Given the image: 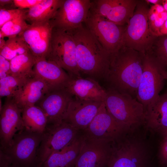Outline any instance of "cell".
Instances as JSON below:
<instances>
[{
  "mask_svg": "<svg viewBox=\"0 0 167 167\" xmlns=\"http://www.w3.org/2000/svg\"><path fill=\"white\" fill-rule=\"evenodd\" d=\"M71 30L75 44L77 62L81 75L95 79H105L109 71L111 54L105 49L85 23Z\"/></svg>",
  "mask_w": 167,
  "mask_h": 167,
  "instance_id": "7a4b0ae2",
  "label": "cell"
},
{
  "mask_svg": "<svg viewBox=\"0 0 167 167\" xmlns=\"http://www.w3.org/2000/svg\"><path fill=\"white\" fill-rule=\"evenodd\" d=\"M149 4L139 0L132 17L127 24L123 36V46L144 54L148 53L156 37L148 23Z\"/></svg>",
  "mask_w": 167,
  "mask_h": 167,
  "instance_id": "277c9868",
  "label": "cell"
},
{
  "mask_svg": "<svg viewBox=\"0 0 167 167\" xmlns=\"http://www.w3.org/2000/svg\"><path fill=\"white\" fill-rule=\"evenodd\" d=\"M42 134L25 128L14 135L8 147L0 150L19 167H35L39 164L37 154Z\"/></svg>",
  "mask_w": 167,
  "mask_h": 167,
  "instance_id": "5b68a950",
  "label": "cell"
},
{
  "mask_svg": "<svg viewBox=\"0 0 167 167\" xmlns=\"http://www.w3.org/2000/svg\"><path fill=\"white\" fill-rule=\"evenodd\" d=\"M162 4L165 10L167 12V0H162Z\"/></svg>",
  "mask_w": 167,
  "mask_h": 167,
  "instance_id": "ab89813d",
  "label": "cell"
},
{
  "mask_svg": "<svg viewBox=\"0 0 167 167\" xmlns=\"http://www.w3.org/2000/svg\"><path fill=\"white\" fill-rule=\"evenodd\" d=\"M35 167H42V164H39L37 165H36V166H35Z\"/></svg>",
  "mask_w": 167,
  "mask_h": 167,
  "instance_id": "7bdbcfd3",
  "label": "cell"
},
{
  "mask_svg": "<svg viewBox=\"0 0 167 167\" xmlns=\"http://www.w3.org/2000/svg\"><path fill=\"white\" fill-rule=\"evenodd\" d=\"M34 75L44 81L50 90L65 88L71 77L56 62L45 58H36Z\"/></svg>",
  "mask_w": 167,
  "mask_h": 167,
  "instance_id": "ac0fdd59",
  "label": "cell"
},
{
  "mask_svg": "<svg viewBox=\"0 0 167 167\" xmlns=\"http://www.w3.org/2000/svg\"><path fill=\"white\" fill-rule=\"evenodd\" d=\"M25 10L19 8L9 10L0 9V28L6 22L18 16Z\"/></svg>",
  "mask_w": 167,
  "mask_h": 167,
  "instance_id": "1f68e13d",
  "label": "cell"
},
{
  "mask_svg": "<svg viewBox=\"0 0 167 167\" xmlns=\"http://www.w3.org/2000/svg\"><path fill=\"white\" fill-rule=\"evenodd\" d=\"M125 130L108 112L103 102L96 115L82 133L87 139L114 141Z\"/></svg>",
  "mask_w": 167,
  "mask_h": 167,
  "instance_id": "7c38bea8",
  "label": "cell"
},
{
  "mask_svg": "<svg viewBox=\"0 0 167 167\" xmlns=\"http://www.w3.org/2000/svg\"><path fill=\"white\" fill-rule=\"evenodd\" d=\"M164 135V137H167V129L162 132Z\"/></svg>",
  "mask_w": 167,
  "mask_h": 167,
  "instance_id": "b9f144b4",
  "label": "cell"
},
{
  "mask_svg": "<svg viewBox=\"0 0 167 167\" xmlns=\"http://www.w3.org/2000/svg\"><path fill=\"white\" fill-rule=\"evenodd\" d=\"M138 148L135 144L126 143L117 147L113 145L108 164L109 167H138Z\"/></svg>",
  "mask_w": 167,
  "mask_h": 167,
  "instance_id": "7402d4cb",
  "label": "cell"
},
{
  "mask_svg": "<svg viewBox=\"0 0 167 167\" xmlns=\"http://www.w3.org/2000/svg\"><path fill=\"white\" fill-rule=\"evenodd\" d=\"M149 27L153 34L159 36L160 31L167 20V12L161 5H153L148 13Z\"/></svg>",
  "mask_w": 167,
  "mask_h": 167,
  "instance_id": "f546056e",
  "label": "cell"
},
{
  "mask_svg": "<svg viewBox=\"0 0 167 167\" xmlns=\"http://www.w3.org/2000/svg\"><path fill=\"white\" fill-rule=\"evenodd\" d=\"M51 90L42 80L34 75L29 78L12 99L19 107L35 105Z\"/></svg>",
  "mask_w": 167,
  "mask_h": 167,
  "instance_id": "d6986e66",
  "label": "cell"
},
{
  "mask_svg": "<svg viewBox=\"0 0 167 167\" xmlns=\"http://www.w3.org/2000/svg\"><path fill=\"white\" fill-rule=\"evenodd\" d=\"M65 88L73 97L85 101L104 102L106 93L96 79L89 77H71Z\"/></svg>",
  "mask_w": 167,
  "mask_h": 167,
  "instance_id": "e0dca14e",
  "label": "cell"
},
{
  "mask_svg": "<svg viewBox=\"0 0 167 167\" xmlns=\"http://www.w3.org/2000/svg\"><path fill=\"white\" fill-rule=\"evenodd\" d=\"M103 102L73 98L69 104L63 121L82 131L92 121Z\"/></svg>",
  "mask_w": 167,
  "mask_h": 167,
  "instance_id": "2e32d148",
  "label": "cell"
},
{
  "mask_svg": "<svg viewBox=\"0 0 167 167\" xmlns=\"http://www.w3.org/2000/svg\"><path fill=\"white\" fill-rule=\"evenodd\" d=\"M85 24L109 54L117 52L123 46V36L126 25L116 24L90 10Z\"/></svg>",
  "mask_w": 167,
  "mask_h": 167,
  "instance_id": "9c48e42d",
  "label": "cell"
},
{
  "mask_svg": "<svg viewBox=\"0 0 167 167\" xmlns=\"http://www.w3.org/2000/svg\"><path fill=\"white\" fill-rule=\"evenodd\" d=\"M36 57L30 52L18 55L10 60L11 75L29 78L34 76Z\"/></svg>",
  "mask_w": 167,
  "mask_h": 167,
  "instance_id": "484cf974",
  "label": "cell"
},
{
  "mask_svg": "<svg viewBox=\"0 0 167 167\" xmlns=\"http://www.w3.org/2000/svg\"><path fill=\"white\" fill-rule=\"evenodd\" d=\"M113 142L87 139L82 135L80 151L73 167H105L109 161L113 146L111 143Z\"/></svg>",
  "mask_w": 167,
  "mask_h": 167,
  "instance_id": "30bf717a",
  "label": "cell"
},
{
  "mask_svg": "<svg viewBox=\"0 0 167 167\" xmlns=\"http://www.w3.org/2000/svg\"><path fill=\"white\" fill-rule=\"evenodd\" d=\"M160 157L162 163L167 165V137H164L161 145Z\"/></svg>",
  "mask_w": 167,
  "mask_h": 167,
  "instance_id": "e575fe53",
  "label": "cell"
},
{
  "mask_svg": "<svg viewBox=\"0 0 167 167\" xmlns=\"http://www.w3.org/2000/svg\"><path fill=\"white\" fill-rule=\"evenodd\" d=\"M104 102L109 113L125 129L145 122L143 105L130 95L109 88Z\"/></svg>",
  "mask_w": 167,
  "mask_h": 167,
  "instance_id": "3957f363",
  "label": "cell"
},
{
  "mask_svg": "<svg viewBox=\"0 0 167 167\" xmlns=\"http://www.w3.org/2000/svg\"><path fill=\"white\" fill-rule=\"evenodd\" d=\"M139 1L117 0L104 19L118 25H126L133 15Z\"/></svg>",
  "mask_w": 167,
  "mask_h": 167,
  "instance_id": "cb8c5ba5",
  "label": "cell"
},
{
  "mask_svg": "<svg viewBox=\"0 0 167 167\" xmlns=\"http://www.w3.org/2000/svg\"><path fill=\"white\" fill-rule=\"evenodd\" d=\"M165 68L151 54H145L142 75L136 98L146 109L160 95L163 88Z\"/></svg>",
  "mask_w": 167,
  "mask_h": 167,
  "instance_id": "52a82bcc",
  "label": "cell"
},
{
  "mask_svg": "<svg viewBox=\"0 0 167 167\" xmlns=\"http://www.w3.org/2000/svg\"><path fill=\"white\" fill-rule=\"evenodd\" d=\"M149 4H152L153 5L157 4L161 5L162 0H145Z\"/></svg>",
  "mask_w": 167,
  "mask_h": 167,
  "instance_id": "f35d334b",
  "label": "cell"
},
{
  "mask_svg": "<svg viewBox=\"0 0 167 167\" xmlns=\"http://www.w3.org/2000/svg\"><path fill=\"white\" fill-rule=\"evenodd\" d=\"M71 77L81 76L76 61V46L71 30L53 28L49 55Z\"/></svg>",
  "mask_w": 167,
  "mask_h": 167,
  "instance_id": "8992f818",
  "label": "cell"
},
{
  "mask_svg": "<svg viewBox=\"0 0 167 167\" xmlns=\"http://www.w3.org/2000/svg\"><path fill=\"white\" fill-rule=\"evenodd\" d=\"M163 74L165 79L167 80V69L164 70Z\"/></svg>",
  "mask_w": 167,
  "mask_h": 167,
  "instance_id": "60d3db41",
  "label": "cell"
},
{
  "mask_svg": "<svg viewBox=\"0 0 167 167\" xmlns=\"http://www.w3.org/2000/svg\"><path fill=\"white\" fill-rule=\"evenodd\" d=\"M54 27L50 20L29 24L19 36L36 58L49 57Z\"/></svg>",
  "mask_w": 167,
  "mask_h": 167,
  "instance_id": "4fadbf2b",
  "label": "cell"
},
{
  "mask_svg": "<svg viewBox=\"0 0 167 167\" xmlns=\"http://www.w3.org/2000/svg\"><path fill=\"white\" fill-rule=\"evenodd\" d=\"M145 122L161 132L167 129V91L146 109Z\"/></svg>",
  "mask_w": 167,
  "mask_h": 167,
  "instance_id": "44dd1931",
  "label": "cell"
},
{
  "mask_svg": "<svg viewBox=\"0 0 167 167\" xmlns=\"http://www.w3.org/2000/svg\"><path fill=\"white\" fill-rule=\"evenodd\" d=\"M73 97L65 88L49 91L36 105L46 114L47 124H56L63 121L69 104Z\"/></svg>",
  "mask_w": 167,
  "mask_h": 167,
  "instance_id": "9a60e30c",
  "label": "cell"
},
{
  "mask_svg": "<svg viewBox=\"0 0 167 167\" xmlns=\"http://www.w3.org/2000/svg\"><path fill=\"white\" fill-rule=\"evenodd\" d=\"M91 2L90 0H64L50 20L54 28L70 30L85 23Z\"/></svg>",
  "mask_w": 167,
  "mask_h": 167,
  "instance_id": "8fae6325",
  "label": "cell"
},
{
  "mask_svg": "<svg viewBox=\"0 0 167 167\" xmlns=\"http://www.w3.org/2000/svg\"><path fill=\"white\" fill-rule=\"evenodd\" d=\"M166 35H167V20L161 29L159 36Z\"/></svg>",
  "mask_w": 167,
  "mask_h": 167,
  "instance_id": "74e56055",
  "label": "cell"
},
{
  "mask_svg": "<svg viewBox=\"0 0 167 167\" xmlns=\"http://www.w3.org/2000/svg\"><path fill=\"white\" fill-rule=\"evenodd\" d=\"M144 55L124 46L111 54L109 71L105 78L109 88L136 97L143 73Z\"/></svg>",
  "mask_w": 167,
  "mask_h": 167,
  "instance_id": "6da1fadb",
  "label": "cell"
},
{
  "mask_svg": "<svg viewBox=\"0 0 167 167\" xmlns=\"http://www.w3.org/2000/svg\"><path fill=\"white\" fill-rule=\"evenodd\" d=\"M30 52L26 43L19 36L8 38L3 47L0 49V55L10 61L16 56Z\"/></svg>",
  "mask_w": 167,
  "mask_h": 167,
  "instance_id": "4316f807",
  "label": "cell"
},
{
  "mask_svg": "<svg viewBox=\"0 0 167 167\" xmlns=\"http://www.w3.org/2000/svg\"><path fill=\"white\" fill-rule=\"evenodd\" d=\"M25 11L15 18L4 24L0 28V38H8L18 36L30 24L27 23Z\"/></svg>",
  "mask_w": 167,
  "mask_h": 167,
  "instance_id": "83f0119b",
  "label": "cell"
},
{
  "mask_svg": "<svg viewBox=\"0 0 167 167\" xmlns=\"http://www.w3.org/2000/svg\"><path fill=\"white\" fill-rule=\"evenodd\" d=\"M29 78L11 75L0 79V97H13Z\"/></svg>",
  "mask_w": 167,
  "mask_h": 167,
  "instance_id": "f1b7e54d",
  "label": "cell"
},
{
  "mask_svg": "<svg viewBox=\"0 0 167 167\" xmlns=\"http://www.w3.org/2000/svg\"><path fill=\"white\" fill-rule=\"evenodd\" d=\"M22 110L12 98H7L0 111V149L8 147L14 135L25 128Z\"/></svg>",
  "mask_w": 167,
  "mask_h": 167,
  "instance_id": "5bb4252c",
  "label": "cell"
},
{
  "mask_svg": "<svg viewBox=\"0 0 167 167\" xmlns=\"http://www.w3.org/2000/svg\"><path fill=\"white\" fill-rule=\"evenodd\" d=\"M11 75L10 61L0 55V79Z\"/></svg>",
  "mask_w": 167,
  "mask_h": 167,
  "instance_id": "d6a6232c",
  "label": "cell"
},
{
  "mask_svg": "<svg viewBox=\"0 0 167 167\" xmlns=\"http://www.w3.org/2000/svg\"><path fill=\"white\" fill-rule=\"evenodd\" d=\"M148 53L152 54L165 69H167V35L156 37Z\"/></svg>",
  "mask_w": 167,
  "mask_h": 167,
  "instance_id": "4dcf8cb0",
  "label": "cell"
},
{
  "mask_svg": "<svg viewBox=\"0 0 167 167\" xmlns=\"http://www.w3.org/2000/svg\"><path fill=\"white\" fill-rule=\"evenodd\" d=\"M22 117L25 128L34 132L42 133L48 124L46 114L36 105L23 108Z\"/></svg>",
  "mask_w": 167,
  "mask_h": 167,
  "instance_id": "d4e9b609",
  "label": "cell"
},
{
  "mask_svg": "<svg viewBox=\"0 0 167 167\" xmlns=\"http://www.w3.org/2000/svg\"><path fill=\"white\" fill-rule=\"evenodd\" d=\"M64 0H43L32 8L26 9L25 17L30 24L50 20Z\"/></svg>",
  "mask_w": 167,
  "mask_h": 167,
  "instance_id": "603a6c76",
  "label": "cell"
},
{
  "mask_svg": "<svg viewBox=\"0 0 167 167\" xmlns=\"http://www.w3.org/2000/svg\"><path fill=\"white\" fill-rule=\"evenodd\" d=\"M0 167H19L14 164L11 159L0 150Z\"/></svg>",
  "mask_w": 167,
  "mask_h": 167,
  "instance_id": "d590c367",
  "label": "cell"
},
{
  "mask_svg": "<svg viewBox=\"0 0 167 167\" xmlns=\"http://www.w3.org/2000/svg\"><path fill=\"white\" fill-rule=\"evenodd\" d=\"M0 8L6 10L18 8L15 5L13 0H0Z\"/></svg>",
  "mask_w": 167,
  "mask_h": 167,
  "instance_id": "8d00e7d4",
  "label": "cell"
},
{
  "mask_svg": "<svg viewBox=\"0 0 167 167\" xmlns=\"http://www.w3.org/2000/svg\"><path fill=\"white\" fill-rule=\"evenodd\" d=\"M43 0H13L16 7L22 9H28L41 2Z\"/></svg>",
  "mask_w": 167,
  "mask_h": 167,
  "instance_id": "836d02e7",
  "label": "cell"
},
{
  "mask_svg": "<svg viewBox=\"0 0 167 167\" xmlns=\"http://www.w3.org/2000/svg\"><path fill=\"white\" fill-rule=\"evenodd\" d=\"M81 133L64 121L56 124H47L37 151L38 163H43L52 154L73 142Z\"/></svg>",
  "mask_w": 167,
  "mask_h": 167,
  "instance_id": "ba28073f",
  "label": "cell"
},
{
  "mask_svg": "<svg viewBox=\"0 0 167 167\" xmlns=\"http://www.w3.org/2000/svg\"><path fill=\"white\" fill-rule=\"evenodd\" d=\"M82 139V133L71 143L52 154L42 164V167H73Z\"/></svg>",
  "mask_w": 167,
  "mask_h": 167,
  "instance_id": "ffe728a7",
  "label": "cell"
}]
</instances>
